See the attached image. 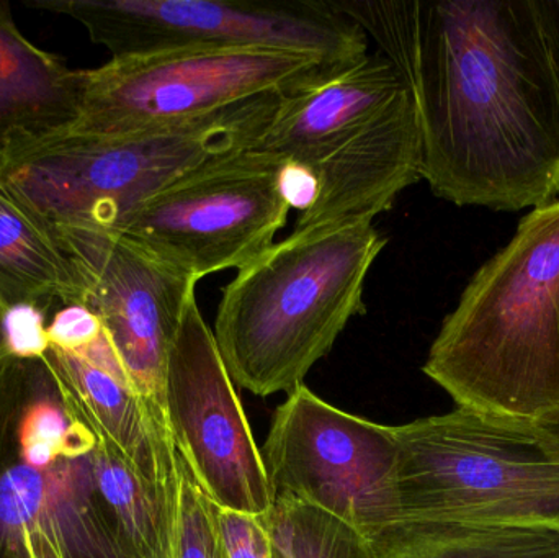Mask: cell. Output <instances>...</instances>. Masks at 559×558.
I'll return each mask as SVG.
<instances>
[{
	"mask_svg": "<svg viewBox=\"0 0 559 558\" xmlns=\"http://www.w3.org/2000/svg\"><path fill=\"white\" fill-rule=\"evenodd\" d=\"M318 199L295 229L373 222L403 190L423 180V134L407 88L370 123L311 167Z\"/></svg>",
	"mask_w": 559,
	"mask_h": 558,
	"instance_id": "obj_13",
	"label": "cell"
},
{
	"mask_svg": "<svg viewBox=\"0 0 559 558\" xmlns=\"http://www.w3.org/2000/svg\"><path fill=\"white\" fill-rule=\"evenodd\" d=\"M173 558H226L212 501L193 484L180 461Z\"/></svg>",
	"mask_w": 559,
	"mask_h": 558,
	"instance_id": "obj_21",
	"label": "cell"
},
{
	"mask_svg": "<svg viewBox=\"0 0 559 558\" xmlns=\"http://www.w3.org/2000/svg\"><path fill=\"white\" fill-rule=\"evenodd\" d=\"M283 94H262L195 120L140 133L69 131L0 164V186L38 216L68 252L117 235L151 197L199 167L258 143Z\"/></svg>",
	"mask_w": 559,
	"mask_h": 558,
	"instance_id": "obj_4",
	"label": "cell"
},
{
	"mask_svg": "<svg viewBox=\"0 0 559 558\" xmlns=\"http://www.w3.org/2000/svg\"><path fill=\"white\" fill-rule=\"evenodd\" d=\"M69 413L107 442L151 487L177 500L180 459L166 418L131 390L107 334L85 349L46 353Z\"/></svg>",
	"mask_w": 559,
	"mask_h": 558,
	"instance_id": "obj_12",
	"label": "cell"
},
{
	"mask_svg": "<svg viewBox=\"0 0 559 558\" xmlns=\"http://www.w3.org/2000/svg\"><path fill=\"white\" fill-rule=\"evenodd\" d=\"M9 308L3 305V301L0 300V360L3 357L9 356V347H7V334H5V321L7 314H9Z\"/></svg>",
	"mask_w": 559,
	"mask_h": 558,
	"instance_id": "obj_28",
	"label": "cell"
},
{
	"mask_svg": "<svg viewBox=\"0 0 559 558\" xmlns=\"http://www.w3.org/2000/svg\"><path fill=\"white\" fill-rule=\"evenodd\" d=\"M84 278L48 226L0 186V300L9 310L84 305Z\"/></svg>",
	"mask_w": 559,
	"mask_h": 558,
	"instance_id": "obj_17",
	"label": "cell"
},
{
	"mask_svg": "<svg viewBox=\"0 0 559 558\" xmlns=\"http://www.w3.org/2000/svg\"><path fill=\"white\" fill-rule=\"evenodd\" d=\"M532 423H534L538 431L544 432V435H547L548 438L554 439L559 444V409Z\"/></svg>",
	"mask_w": 559,
	"mask_h": 558,
	"instance_id": "obj_27",
	"label": "cell"
},
{
	"mask_svg": "<svg viewBox=\"0 0 559 558\" xmlns=\"http://www.w3.org/2000/svg\"><path fill=\"white\" fill-rule=\"evenodd\" d=\"M407 88L393 61L381 52L368 55L328 81L285 95L252 147L314 167Z\"/></svg>",
	"mask_w": 559,
	"mask_h": 558,
	"instance_id": "obj_15",
	"label": "cell"
},
{
	"mask_svg": "<svg viewBox=\"0 0 559 558\" xmlns=\"http://www.w3.org/2000/svg\"><path fill=\"white\" fill-rule=\"evenodd\" d=\"M285 161L248 147L212 161L138 206L117 236L195 282L246 268L285 228Z\"/></svg>",
	"mask_w": 559,
	"mask_h": 558,
	"instance_id": "obj_8",
	"label": "cell"
},
{
	"mask_svg": "<svg viewBox=\"0 0 559 558\" xmlns=\"http://www.w3.org/2000/svg\"><path fill=\"white\" fill-rule=\"evenodd\" d=\"M344 71L314 56L275 49L110 59L82 69L81 115L71 131L118 136L157 130L255 95H292Z\"/></svg>",
	"mask_w": 559,
	"mask_h": 558,
	"instance_id": "obj_7",
	"label": "cell"
},
{
	"mask_svg": "<svg viewBox=\"0 0 559 558\" xmlns=\"http://www.w3.org/2000/svg\"><path fill=\"white\" fill-rule=\"evenodd\" d=\"M267 524L275 558H381L357 530L292 498H275Z\"/></svg>",
	"mask_w": 559,
	"mask_h": 558,
	"instance_id": "obj_20",
	"label": "cell"
},
{
	"mask_svg": "<svg viewBox=\"0 0 559 558\" xmlns=\"http://www.w3.org/2000/svg\"><path fill=\"white\" fill-rule=\"evenodd\" d=\"M82 71L33 45L0 0V164L69 133L81 115Z\"/></svg>",
	"mask_w": 559,
	"mask_h": 558,
	"instance_id": "obj_16",
	"label": "cell"
},
{
	"mask_svg": "<svg viewBox=\"0 0 559 558\" xmlns=\"http://www.w3.org/2000/svg\"><path fill=\"white\" fill-rule=\"evenodd\" d=\"M534 7L559 72V0H534Z\"/></svg>",
	"mask_w": 559,
	"mask_h": 558,
	"instance_id": "obj_26",
	"label": "cell"
},
{
	"mask_svg": "<svg viewBox=\"0 0 559 558\" xmlns=\"http://www.w3.org/2000/svg\"><path fill=\"white\" fill-rule=\"evenodd\" d=\"M261 454L275 498L324 511L371 544L394 526V426L342 412L302 383L275 409Z\"/></svg>",
	"mask_w": 559,
	"mask_h": 558,
	"instance_id": "obj_9",
	"label": "cell"
},
{
	"mask_svg": "<svg viewBox=\"0 0 559 558\" xmlns=\"http://www.w3.org/2000/svg\"><path fill=\"white\" fill-rule=\"evenodd\" d=\"M373 546L381 558H559V527L429 524L396 527Z\"/></svg>",
	"mask_w": 559,
	"mask_h": 558,
	"instance_id": "obj_19",
	"label": "cell"
},
{
	"mask_svg": "<svg viewBox=\"0 0 559 558\" xmlns=\"http://www.w3.org/2000/svg\"><path fill=\"white\" fill-rule=\"evenodd\" d=\"M33 363L15 356L0 360V558H33V537L43 527L55 530L62 543L92 478L94 449L45 467L23 452L19 425Z\"/></svg>",
	"mask_w": 559,
	"mask_h": 558,
	"instance_id": "obj_14",
	"label": "cell"
},
{
	"mask_svg": "<svg viewBox=\"0 0 559 558\" xmlns=\"http://www.w3.org/2000/svg\"><path fill=\"white\" fill-rule=\"evenodd\" d=\"M104 333L97 314L85 305H69L56 311L46 327L49 346L64 353H78L94 344Z\"/></svg>",
	"mask_w": 559,
	"mask_h": 558,
	"instance_id": "obj_23",
	"label": "cell"
},
{
	"mask_svg": "<svg viewBox=\"0 0 559 558\" xmlns=\"http://www.w3.org/2000/svg\"><path fill=\"white\" fill-rule=\"evenodd\" d=\"M68 252L87 287L84 305L100 320L131 390L166 418L170 346L199 282L117 235L81 239Z\"/></svg>",
	"mask_w": 559,
	"mask_h": 558,
	"instance_id": "obj_11",
	"label": "cell"
},
{
	"mask_svg": "<svg viewBox=\"0 0 559 558\" xmlns=\"http://www.w3.org/2000/svg\"><path fill=\"white\" fill-rule=\"evenodd\" d=\"M423 370L456 408L522 422L559 409V200L476 271Z\"/></svg>",
	"mask_w": 559,
	"mask_h": 558,
	"instance_id": "obj_2",
	"label": "cell"
},
{
	"mask_svg": "<svg viewBox=\"0 0 559 558\" xmlns=\"http://www.w3.org/2000/svg\"><path fill=\"white\" fill-rule=\"evenodd\" d=\"M386 246L373 222L293 229L223 287L216 346L235 385L292 393L360 313Z\"/></svg>",
	"mask_w": 559,
	"mask_h": 558,
	"instance_id": "obj_3",
	"label": "cell"
},
{
	"mask_svg": "<svg viewBox=\"0 0 559 558\" xmlns=\"http://www.w3.org/2000/svg\"><path fill=\"white\" fill-rule=\"evenodd\" d=\"M84 26L111 59L275 49L347 69L368 56L364 29L324 0H26Z\"/></svg>",
	"mask_w": 559,
	"mask_h": 558,
	"instance_id": "obj_6",
	"label": "cell"
},
{
	"mask_svg": "<svg viewBox=\"0 0 559 558\" xmlns=\"http://www.w3.org/2000/svg\"><path fill=\"white\" fill-rule=\"evenodd\" d=\"M164 405L177 454L200 491L216 507L267 517L275 497L264 459L195 297L170 346Z\"/></svg>",
	"mask_w": 559,
	"mask_h": 558,
	"instance_id": "obj_10",
	"label": "cell"
},
{
	"mask_svg": "<svg viewBox=\"0 0 559 558\" xmlns=\"http://www.w3.org/2000/svg\"><path fill=\"white\" fill-rule=\"evenodd\" d=\"M394 435L391 530L456 523L559 527V444L534 423L456 408L394 426Z\"/></svg>",
	"mask_w": 559,
	"mask_h": 558,
	"instance_id": "obj_5",
	"label": "cell"
},
{
	"mask_svg": "<svg viewBox=\"0 0 559 558\" xmlns=\"http://www.w3.org/2000/svg\"><path fill=\"white\" fill-rule=\"evenodd\" d=\"M280 189L289 209L301 215L311 210L318 199V177L311 167L285 161L280 174Z\"/></svg>",
	"mask_w": 559,
	"mask_h": 558,
	"instance_id": "obj_25",
	"label": "cell"
},
{
	"mask_svg": "<svg viewBox=\"0 0 559 558\" xmlns=\"http://www.w3.org/2000/svg\"><path fill=\"white\" fill-rule=\"evenodd\" d=\"M212 507L226 558H275L267 517Z\"/></svg>",
	"mask_w": 559,
	"mask_h": 558,
	"instance_id": "obj_22",
	"label": "cell"
},
{
	"mask_svg": "<svg viewBox=\"0 0 559 558\" xmlns=\"http://www.w3.org/2000/svg\"><path fill=\"white\" fill-rule=\"evenodd\" d=\"M5 334L9 356L36 359L48 353L45 313L36 308H12L7 314Z\"/></svg>",
	"mask_w": 559,
	"mask_h": 558,
	"instance_id": "obj_24",
	"label": "cell"
},
{
	"mask_svg": "<svg viewBox=\"0 0 559 558\" xmlns=\"http://www.w3.org/2000/svg\"><path fill=\"white\" fill-rule=\"evenodd\" d=\"M406 79L433 195L496 212L559 195V72L534 0L338 2Z\"/></svg>",
	"mask_w": 559,
	"mask_h": 558,
	"instance_id": "obj_1",
	"label": "cell"
},
{
	"mask_svg": "<svg viewBox=\"0 0 559 558\" xmlns=\"http://www.w3.org/2000/svg\"><path fill=\"white\" fill-rule=\"evenodd\" d=\"M95 497L127 558H173L177 500L143 480L107 442L92 452Z\"/></svg>",
	"mask_w": 559,
	"mask_h": 558,
	"instance_id": "obj_18",
	"label": "cell"
}]
</instances>
